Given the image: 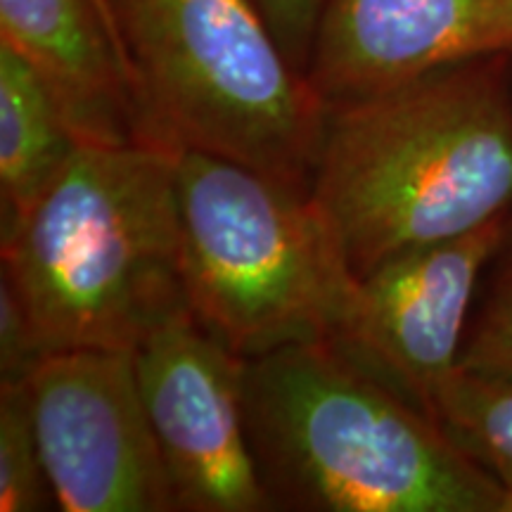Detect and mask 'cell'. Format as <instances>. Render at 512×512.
Instances as JSON below:
<instances>
[{
  "label": "cell",
  "instance_id": "obj_1",
  "mask_svg": "<svg viewBox=\"0 0 512 512\" xmlns=\"http://www.w3.org/2000/svg\"><path fill=\"white\" fill-rule=\"evenodd\" d=\"M309 192L356 278L512 216V50L325 105Z\"/></svg>",
  "mask_w": 512,
  "mask_h": 512
},
{
  "label": "cell",
  "instance_id": "obj_2",
  "mask_svg": "<svg viewBox=\"0 0 512 512\" xmlns=\"http://www.w3.org/2000/svg\"><path fill=\"white\" fill-rule=\"evenodd\" d=\"M245 415L271 508L512 512L430 413L328 342L247 358Z\"/></svg>",
  "mask_w": 512,
  "mask_h": 512
},
{
  "label": "cell",
  "instance_id": "obj_3",
  "mask_svg": "<svg viewBox=\"0 0 512 512\" xmlns=\"http://www.w3.org/2000/svg\"><path fill=\"white\" fill-rule=\"evenodd\" d=\"M178 152L81 145L3 242V278L46 354L136 351L190 311L183 275Z\"/></svg>",
  "mask_w": 512,
  "mask_h": 512
},
{
  "label": "cell",
  "instance_id": "obj_4",
  "mask_svg": "<svg viewBox=\"0 0 512 512\" xmlns=\"http://www.w3.org/2000/svg\"><path fill=\"white\" fill-rule=\"evenodd\" d=\"M152 143L309 188L325 105L254 0H110Z\"/></svg>",
  "mask_w": 512,
  "mask_h": 512
},
{
  "label": "cell",
  "instance_id": "obj_5",
  "mask_svg": "<svg viewBox=\"0 0 512 512\" xmlns=\"http://www.w3.org/2000/svg\"><path fill=\"white\" fill-rule=\"evenodd\" d=\"M190 313L240 358L328 342L356 275L309 188L235 159L176 162Z\"/></svg>",
  "mask_w": 512,
  "mask_h": 512
},
{
  "label": "cell",
  "instance_id": "obj_6",
  "mask_svg": "<svg viewBox=\"0 0 512 512\" xmlns=\"http://www.w3.org/2000/svg\"><path fill=\"white\" fill-rule=\"evenodd\" d=\"M24 387L57 508L178 510L133 351H50Z\"/></svg>",
  "mask_w": 512,
  "mask_h": 512
},
{
  "label": "cell",
  "instance_id": "obj_7",
  "mask_svg": "<svg viewBox=\"0 0 512 512\" xmlns=\"http://www.w3.org/2000/svg\"><path fill=\"white\" fill-rule=\"evenodd\" d=\"M510 240L512 216H505L460 238L387 256L356 278L328 344L432 415L463 361L479 278Z\"/></svg>",
  "mask_w": 512,
  "mask_h": 512
},
{
  "label": "cell",
  "instance_id": "obj_8",
  "mask_svg": "<svg viewBox=\"0 0 512 512\" xmlns=\"http://www.w3.org/2000/svg\"><path fill=\"white\" fill-rule=\"evenodd\" d=\"M143 406L176 508L273 510L249 446L245 358L183 313L133 351Z\"/></svg>",
  "mask_w": 512,
  "mask_h": 512
},
{
  "label": "cell",
  "instance_id": "obj_9",
  "mask_svg": "<svg viewBox=\"0 0 512 512\" xmlns=\"http://www.w3.org/2000/svg\"><path fill=\"white\" fill-rule=\"evenodd\" d=\"M508 50L512 0H330L306 81L337 105Z\"/></svg>",
  "mask_w": 512,
  "mask_h": 512
},
{
  "label": "cell",
  "instance_id": "obj_10",
  "mask_svg": "<svg viewBox=\"0 0 512 512\" xmlns=\"http://www.w3.org/2000/svg\"><path fill=\"white\" fill-rule=\"evenodd\" d=\"M0 41L38 74L81 145H157L93 0H0Z\"/></svg>",
  "mask_w": 512,
  "mask_h": 512
},
{
  "label": "cell",
  "instance_id": "obj_11",
  "mask_svg": "<svg viewBox=\"0 0 512 512\" xmlns=\"http://www.w3.org/2000/svg\"><path fill=\"white\" fill-rule=\"evenodd\" d=\"M81 143L38 74L0 41V235L10 238Z\"/></svg>",
  "mask_w": 512,
  "mask_h": 512
},
{
  "label": "cell",
  "instance_id": "obj_12",
  "mask_svg": "<svg viewBox=\"0 0 512 512\" xmlns=\"http://www.w3.org/2000/svg\"><path fill=\"white\" fill-rule=\"evenodd\" d=\"M432 415L448 439L501 486L512 510V373L458 368Z\"/></svg>",
  "mask_w": 512,
  "mask_h": 512
},
{
  "label": "cell",
  "instance_id": "obj_13",
  "mask_svg": "<svg viewBox=\"0 0 512 512\" xmlns=\"http://www.w3.org/2000/svg\"><path fill=\"white\" fill-rule=\"evenodd\" d=\"M57 508L24 384L0 387V510Z\"/></svg>",
  "mask_w": 512,
  "mask_h": 512
},
{
  "label": "cell",
  "instance_id": "obj_14",
  "mask_svg": "<svg viewBox=\"0 0 512 512\" xmlns=\"http://www.w3.org/2000/svg\"><path fill=\"white\" fill-rule=\"evenodd\" d=\"M460 368L512 373V240L498 254L494 283L467 330Z\"/></svg>",
  "mask_w": 512,
  "mask_h": 512
},
{
  "label": "cell",
  "instance_id": "obj_15",
  "mask_svg": "<svg viewBox=\"0 0 512 512\" xmlns=\"http://www.w3.org/2000/svg\"><path fill=\"white\" fill-rule=\"evenodd\" d=\"M43 358L46 349L22 299L17 297L8 278H0V387L27 384Z\"/></svg>",
  "mask_w": 512,
  "mask_h": 512
},
{
  "label": "cell",
  "instance_id": "obj_16",
  "mask_svg": "<svg viewBox=\"0 0 512 512\" xmlns=\"http://www.w3.org/2000/svg\"><path fill=\"white\" fill-rule=\"evenodd\" d=\"M294 67L306 76L313 38L330 0H254Z\"/></svg>",
  "mask_w": 512,
  "mask_h": 512
},
{
  "label": "cell",
  "instance_id": "obj_17",
  "mask_svg": "<svg viewBox=\"0 0 512 512\" xmlns=\"http://www.w3.org/2000/svg\"><path fill=\"white\" fill-rule=\"evenodd\" d=\"M95 3V8L100 10V15H102V19H105L107 22V27H110V31H112V36H114V43H117V48H119V53H121V43H119V34H117V27H114V19H112V10H110V0H93ZM121 57H124V53H121ZM126 62V60H124ZM131 74V72H128Z\"/></svg>",
  "mask_w": 512,
  "mask_h": 512
}]
</instances>
